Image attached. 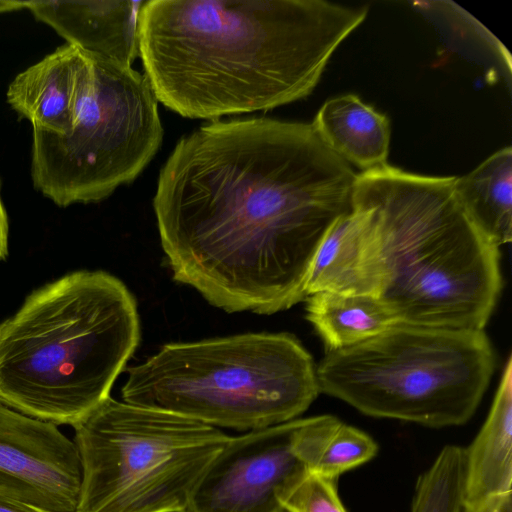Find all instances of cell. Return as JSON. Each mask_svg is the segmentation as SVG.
Here are the masks:
<instances>
[{"label":"cell","instance_id":"cell-23","mask_svg":"<svg viewBox=\"0 0 512 512\" xmlns=\"http://www.w3.org/2000/svg\"><path fill=\"white\" fill-rule=\"evenodd\" d=\"M461 512H465L463 509L461 510ZM506 512H512V507H510L509 509H507Z\"/></svg>","mask_w":512,"mask_h":512},{"label":"cell","instance_id":"cell-13","mask_svg":"<svg viewBox=\"0 0 512 512\" xmlns=\"http://www.w3.org/2000/svg\"><path fill=\"white\" fill-rule=\"evenodd\" d=\"M512 361L508 357L489 414L463 448L462 509L506 512L512 507Z\"/></svg>","mask_w":512,"mask_h":512},{"label":"cell","instance_id":"cell-17","mask_svg":"<svg viewBox=\"0 0 512 512\" xmlns=\"http://www.w3.org/2000/svg\"><path fill=\"white\" fill-rule=\"evenodd\" d=\"M306 299V318L327 352L361 343L399 322L374 296L317 292Z\"/></svg>","mask_w":512,"mask_h":512},{"label":"cell","instance_id":"cell-19","mask_svg":"<svg viewBox=\"0 0 512 512\" xmlns=\"http://www.w3.org/2000/svg\"><path fill=\"white\" fill-rule=\"evenodd\" d=\"M377 450L376 442L369 435L339 421L320 449L311 471L338 478L371 460Z\"/></svg>","mask_w":512,"mask_h":512},{"label":"cell","instance_id":"cell-22","mask_svg":"<svg viewBox=\"0 0 512 512\" xmlns=\"http://www.w3.org/2000/svg\"><path fill=\"white\" fill-rule=\"evenodd\" d=\"M8 238V218L0 197V244Z\"/></svg>","mask_w":512,"mask_h":512},{"label":"cell","instance_id":"cell-7","mask_svg":"<svg viewBox=\"0 0 512 512\" xmlns=\"http://www.w3.org/2000/svg\"><path fill=\"white\" fill-rule=\"evenodd\" d=\"M73 428L81 468L76 512H186L230 437L111 396Z\"/></svg>","mask_w":512,"mask_h":512},{"label":"cell","instance_id":"cell-3","mask_svg":"<svg viewBox=\"0 0 512 512\" xmlns=\"http://www.w3.org/2000/svg\"><path fill=\"white\" fill-rule=\"evenodd\" d=\"M455 181L388 164L356 175L353 197L369 209L377 231L378 298L399 322L483 330L497 304L499 247L469 219Z\"/></svg>","mask_w":512,"mask_h":512},{"label":"cell","instance_id":"cell-1","mask_svg":"<svg viewBox=\"0 0 512 512\" xmlns=\"http://www.w3.org/2000/svg\"><path fill=\"white\" fill-rule=\"evenodd\" d=\"M356 173L312 124L213 122L163 165L153 208L173 279L226 312L306 299L316 251L352 207Z\"/></svg>","mask_w":512,"mask_h":512},{"label":"cell","instance_id":"cell-21","mask_svg":"<svg viewBox=\"0 0 512 512\" xmlns=\"http://www.w3.org/2000/svg\"><path fill=\"white\" fill-rule=\"evenodd\" d=\"M0 512H57L31 485L0 471Z\"/></svg>","mask_w":512,"mask_h":512},{"label":"cell","instance_id":"cell-8","mask_svg":"<svg viewBox=\"0 0 512 512\" xmlns=\"http://www.w3.org/2000/svg\"><path fill=\"white\" fill-rule=\"evenodd\" d=\"M162 138L145 75L83 52L67 129L33 130V185L61 207L101 201L143 171Z\"/></svg>","mask_w":512,"mask_h":512},{"label":"cell","instance_id":"cell-12","mask_svg":"<svg viewBox=\"0 0 512 512\" xmlns=\"http://www.w3.org/2000/svg\"><path fill=\"white\" fill-rule=\"evenodd\" d=\"M144 1H22L23 9L81 51L124 66L139 56Z\"/></svg>","mask_w":512,"mask_h":512},{"label":"cell","instance_id":"cell-18","mask_svg":"<svg viewBox=\"0 0 512 512\" xmlns=\"http://www.w3.org/2000/svg\"><path fill=\"white\" fill-rule=\"evenodd\" d=\"M463 448L444 446L416 483L411 512H461Z\"/></svg>","mask_w":512,"mask_h":512},{"label":"cell","instance_id":"cell-14","mask_svg":"<svg viewBox=\"0 0 512 512\" xmlns=\"http://www.w3.org/2000/svg\"><path fill=\"white\" fill-rule=\"evenodd\" d=\"M82 51L68 43L19 73L7 101L33 130L63 133L69 124Z\"/></svg>","mask_w":512,"mask_h":512},{"label":"cell","instance_id":"cell-15","mask_svg":"<svg viewBox=\"0 0 512 512\" xmlns=\"http://www.w3.org/2000/svg\"><path fill=\"white\" fill-rule=\"evenodd\" d=\"M311 124L331 151L363 172L387 165L389 119L357 95L327 100Z\"/></svg>","mask_w":512,"mask_h":512},{"label":"cell","instance_id":"cell-5","mask_svg":"<svg viewBox=\"0 0 512 512\" xmlns=\"http://www.w3.org/2000/svg\"><path fill=\"white\" fill-rule=\"evenodd\" d=\"M126 371L124 402L240 431L294 420L320 393L312 356L284 332L169 343Z\"/></svg>","mask_w":512,"mask_h":512},{"label":"cell","instance_id":"cell-16","mask_svg":"<svg viewBox=\"0 0 512 512\" xmlns=\"http://www.w3.org/2000/svg\"><path fill=\"white\" fill-rule=\"evenodd\" d=\"M455 193L473 224L499 247L512 238V149L505 147L456 177Z\"/></svg>","mask_w":512,"mask_h":512},{"label":"cell","instance_id":"cell-20","mask_svg":"<svg viewBox=\"0 0 512 512\" xmlns=\"http://www.w3.org/2000/svg\"><path fill=\"white\" fill-rule=\"evenodd\" d=\"M337 479L309 470L279 495V501L285 512H347Z\"/></svg>","mask_w":512,"mask_h":512},{"label":"cell","instance_id":"cell-11","mask_svg":"<svg viewBox=\"0 0 512 512\" xmlns=\"http://www.w3.org/2000/svg\"><path fill=\"white\" fill-rule=\"evenodd\" d=\"M382 266L371 212L352 195L351 210L330 227L314 256L305 287L317 292L379 297Z\"/></svg>","mask_w":512,"mask_h":512},{"label":"cell","instance_id":"cell-9","mask_svg":"<svg viewBox=\"0 0 512 512\" xmlns=\"http://www.w3.org/2000/svg\"><path fill=\"white\" fill-rule=\"evenodd\" d=\"M299 419L229 437L186 512H285L279 495L309 471Z\"/></svg>","mask_w":512,"mask_h":512},{"label":"cell","instance_id":"cell-10","mask_svg":"<svg viewBox=\"0 0 512 512\" xmlns=\"http://www.w3.org/2000/svg\"><path fill=\"white\" fill-rule=\"evenodd\" d=\"M0 471L34 487L57 512H76L79 456L57 425L0 404Z\"/></svg>","mask_w":512,"mask_h":512},{"label":"cell","instance_id":"cell-2","mask_svg":"<svg viewBox=\"0 0 512 512\" xmlns=\"http://www.w3.org/2000/svg\"><path fill=\"white\" fill-rule=\"evenodd\" d=\"M368 6L324 0H150L139 56L157 101L187 118L303 99Z\"/></svg>","mask_w":512,"mask_h":512},{"label":"cell","instance_id":"cell-6","mask_svg":"<svg viewBox=\"0 0 512 512\" xmlns=\"http://www.w3.org/2000/svg\"><path fill=\"white\" fill-rule=\"evenodd\" d=\"M495 368L484 330L396 322L356 345L328 351L319 390L361 413L441 428L475 413Z\"/></svg>","mask_w":512,"mask_h":512},{"label":"cell","instance_id":"cell-4","mask_svg":"<svg viewBox=\"0 0 512 512\" xmlns=\"http://www.w3.org/2000/svg\"><path fill=\"white\" fill-rule=\"evenodd\" d=\"M140 337L136 299L120 279L69 273L0 323V404L73 426L110 397Z\"/></svg>","mask_w":512,"mask_h":512}]
</instances>
